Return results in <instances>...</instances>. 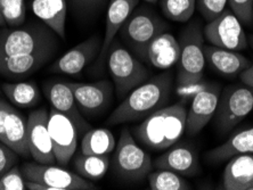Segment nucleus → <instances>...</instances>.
I'll return each mask as SVG.
<instances>
[{"label":"nucleus","instance_id":"obj_7","mask_svg":"<svg viewBox=\"0 0 253 190\" xmlns=\"http://www.w3.org/2000/svg\"><path fill=\"white\" fill-rule=\"evenodd\" d=\"M113 167L115 173L126 181H140L153 170L151 156L139 146L132 133L124 129L115 146Z\"/></svg>","mask_w":253,"mask_h":190},{"label":"nucleus","instance_id":"obj_16","mask_svg":"<svg viewBox=\"0 0 253 190\" xmlns=\"http://www.w3.org/2000/svg\"><path fill=\"white\" fill-rule=\"evenodd\" d=\"M156 170H169L183 177H193L200 171V159L195 148L189 144H174L155 158Z\"/></svg>","mask_w":253,"mask_h":190},{"label":"nucleus","instance_id":"obj_13","mask_svg":"<svg viewBox=\"0 0 253 190\" xmlns=\"http://www.w3.org/2000/svg\"><path fill=\"white\" fill-rule=\"evenodd\" d=\"M0 140L20 156H30L28 120L14 106L0 98Z\"/></svg>","mask_w":253,"mask_h":190},{"label":"nucleus","instance_id":"obj_40","mask_svg":"<svg viewBox=\"0 0 253 190\" xmlns=\"http://www.w3.org/2000/svg\"><path fill=\"white\" fill-rule=\"evenodd\" d=\"M251 18H252V25H253V5H252V10H251Z\"/></svg>","mask_w":253,"mask_h":190},{"label":"nucleus","instance_id":"obj_29","mask_svg":"<svg viewBox=\"0 0 253 190\" xmlns=\"http://www.w3.org/2000/svg\"><path fill=\"white\" fill-rule=\"evenodd\" d=\"M148 185L152 190H189L192 186L183 176L169 170H158L147 176Z\"/></svg>","mask_w":253,"mask_h":190},{"label":"nucleus","instance_id":"obj_22","mask_svg":"<svg viewBox=\"0 0 253 190\" xmlns=\"http://www.w3.org/2000/svg\"><path fill=\"white\" fill-rule=\"evenodd\" d=\"M253 185V154H241L228 159L222 178V189L248 190Z\"/></svg>","mask_w":253,"mask_h":190},{"label":"nucleus","instance_id":"obj_26","mask_svg":"<svg viewBox=\"0 0 253 190\" xmlns=\"http://www.w3.org/2000/svg\"><path fill=\"white\" fill-rule=\"evenodd\" d=\"M1 90L13 105L22 109H31L38 105L42 99L38 85L32 81L14 82V83L5 82L1 84Z\"/></svg>","mask_w":253,"mask_h":190},{"label":"nucleus","instance_id":"obj_5","mask_svg":"<svg viewBox=\"0 0 253 190\" xmlns=\"http://www.w3.org/2000/svg\"><path fill=\"white\" fill-rule=\"evenodd\" d=\"M180 57L178 61L177 80L179 87H194L203 77L206 56L204 36L199 22L194 21L180 35Z\"/></svg>","mask_w":253,"mask_h":190},{"label":"nucleus","instance_id":"obj_11","mask_svg":"<svg viewBox=\"0 0 253 190\" xmlns=\"http://www.w3.org/2000/svg\"><path fill=\"white\" fill-rule=\"evenodd\" d=\"M48 130L56 163L59 165H68L78 147L79 131L77 125L68 115L61 113L51 107L48 113Z\"/></svg>","mask_w":253,"mask_h":190},{"label":"nucleus","instance_id":"obj_31","mask_svg":"<svg viewBox=\"0 0 253 190\" xmlns=\"http://www.w3.org/2000/svg\"><path fill=\"white\" fill-rule=\"evenodd\" d=\"M25 1L24 0H0V18L2 25L16 28L25 21Z\"/></svg>","mask_w":253,"mask_h":190},{"label":"nucleus","instance_id":"obj_43","mask_svg":"<svg viewBox=\"0 0 253 190\" xmlns=\"http://www.w3.org/2000/svg\"><path fill=\"white\" fill-rule=\"evenodd\" d=\"M1 91H2V90H1V88H0V92H1Z\"/></svg>","mask_w":253,"mask_h":190},{"label":"nucleus","instance_id":"obj_14","mask_svg":"<svg viewBox=\"0 0 253 190\" xmlns=\"http://www.w3.org/2000/svg\"><path fill=\"white\" fill-rule=\"evenodd\" d=\"M28 147L35 162L42 164H55L53 143L48 130V113L39 109L30 113L28 117Z\"/></svg>","mask_w":253,"mask_h":190},{"label":"nucleus","instance_id":"obj_34","mask_svg":"<svg viewBox=\"0 0 253 190\" xmlns=\"http://www.w3.org/2000/svg\"><path fill=\"white\" fill-rule=\"evenodd\" d=\"M228 5L230 10L239 18L242 24L247 27L252 25L251 10L253 0H228Z\"/></svg>","mask_w":253,"mask_h":190},{"label":"nucleus","instance_id":"obj_37","mask_svg":"<svg viewBox=\"0 0 253 190\" xmlns=\"http://www.w3.org/2000/svg\"><path fill=\"white\" fill-rule=\"evenodd\" d=\"M90 1H91V10H92V9H96L98 6L102 5V3L104 2V0H90Z\"/></svg>","mask_w":253,"mask_h":190},{"label":"nucleus","instance_id":"obj_3","mask_svg":"<svg viewBox=\"0 0 253 190\" xmlns=\"http://www.w3.org/2000/svg\"><path fill=\"white\" fill-rule=\"evenodd\" d=\"M56 36L42 22H30L15 29H3L0 31V57L55 49Z\"/></svg>","mask_w":253,"mask_h":190},{"label":"nucleus","instance_id":"obj_27","mask_svg":"<svg viewBox=\"0 0 253 190\" xmlns=\"http://www.w3.org/2000/svg\"><path fill=\"white\" fill-rule=\"evenodd\" d=\"M117 141L109 129H89L81 140L80 152L85 155H109L115 150Z\"/></svg>","mask_w":253,"mask_h":190},{"label":"nucleus","instance_id":"obj_2","mask_svg":"<svg viewBox=\"0 0 253 190\" xmlns=\"http://www.w3.org/2000/svg\"><path fill=\"white\" fill-rule=\"evenodd\" d=\"M186 115L187 111L183 103L154 112L133 129L137 141L151 150H168L184 135Z\"/></svg>","mask_w":253,"mask_h":190},{"label":"nucleus","instance_id":"obj_33","mask_svg":"<svg viewBox=\"0 0 253 190\" xmlns=\"http://www.w3.org/2000/svg\"><path fill=\"white\" fill-rule=\"evenodd\" d=\"M228 0H196V7L201 15L210 22L226 9Z\"/></svg>","mask_w":253,"mask_h":190},{"label":"nucleus","instance_id":"obj_42","mask_svg":"<svg viewBox=\"0 0 253 190\" xmlns=\"http://www.w3.org/2000/svg\"><path fill=\"white\" fill-rule=\"evenodd\" d=\"M0 25H2V22H1V18H0Z\"/></svg>","mask_w":253,"mask_h":190},{"label":"nucleus","instance_id":"obj_32","mask_svg":"<svg viewBox=\"0 0 253 190\" xmlns=\"http://www.w3.org/2000/svg\"><path fill=\"white\" fill-rule=\"evenodd\" d=\"M27 179L24 178L20 166L16 164L0 178V190H25Z\"/></svg>","mask_w":253,"mask_h":190},{"label":"nucleus","instance_id":"obj_41","mask_svg":"<svg viewBox=\"0 0 253 190\" xmlns=\"http://www.w3.org/2000/svg\"><path fill=\"white\" fill-rule=\"evenodd\" d=\"M248 190H253V185H252V186H251V187H250V188H249Z\"/></svg>","mask_w":253,"mask_h":190},{"label":"nucleus","instance_id":"obj_25","mask_svg":"<svg viewBox=\"0 0 253 190\" xmlns=\"http://www.w3.org/2000/svg\"><path fill=\"white\" fill-rule=\"evenodd\" d=\"M241 154H253V126L235 132L220 146L208 152L207 159L221 163Z\"/></svg>","mask_w":253,"mask_h":190},{"label":"nucleus","instance_id":"obj_19","mask_svg":"<svg viewBox=\"0 0 253 190\" xmlns=\"http://www.w3.org/2000/svg\"><path fill=\"white\" fill-rule=\"evenodd\" d=\"M54 51L55 49H44L32 54L0 57V74L8 79H23L42 69Z\"/></svg>","mask_w":253,"mask_h":190},{"label":"nucleus","instance_id":"obj_18","mask_svg":"<svg viewBox=\"0 0 253 190\" xmlns=\"http://www.w3.org/2000/svg\"><path fill=\"white\" fill-rule=\"evenodd\" d=\"M99 43L97 37L83 41L59 57L51 66L50 71L54 73H63L68 76L79 74L95 58L98 51H100L102 46Z\"/></svg>","mask_w":253,"mask_h":190},{"label":"nucleus","instance_id":"obj_4","mask_svg":"<svg viewBox=\"0 0 253 190\" xmlns=\"http://www.w3.org/2000/svg\"><path fill=\"white\" fill-rule=\"evenodd\" d=\"M168 28V24L153 10L139 7L133 10L119 32L131 53L145 61L150 43Z\"/></svg>","mask_w":253,"mask_h":190},{"label":"nucleus","instance_id":"obj_35","mask_svg":"<svg viewBox=\"0 0 253 190\" xmlns=\"http://www.w3.org/2000/svg\"><path fill=\"white\" fill-rule=\"evenodd\" d=\"M18 154L0 140V178L17 163Z\"/></svg>","mask_w":253,"mask_h":190},{"label":"nucleus","instance_id":"obj_12","mask_svg":"<svg viewBox=\"0 0 253 190\" xmlns=\"http://www.w3.org/2000/svg\"><path fill=\"white\" fill-rule=\"evenodd\" d=\"M81 113L87 116L103 114L113 100V85L109 80L92 83L69 82Z\"/></svg>","mask_w":253,"mask_h":190},{"label":"nucleus","instance_id":"obj_6","mask_svg":"<svg viewBox=\"0 0 253 190\" xmlns=\"http://www.w3.org/2000/svg\"><path fill=\"white\" fill-rule=\"evenodd\" d=\"M107 68L118 98L124 99L132 89L148 80L150 71L119 41L113 40L107 53Z\"/></svg>","mask_w":253,"mask_h":190},{"label":"nucleus","instance_id":"obj_9","mask_svg":"<svg viewBox=\"0 0 253 190\" xmlns=\"http://www.w3.org/2000/svg\"><path fill=\"white\" fill-rule=\"evenodd\" d=\"M27 181L39 182L50 190H94L96 186L80 174L74 173L55 164L38 162L24 163L21 167Z\"/></svg>","mask_w":253,"mask_h":190},{"label":"nucleus","instance_id":"obj_36","mask_svg":"<svg viewBox=\"0 0 253 190\" xmlns=\"http://www.w3.org/2000/svg\"><path fill=\"white\" fill-rule=\"evenodd\" d=\"M240 77L242 83L253 88V63H251L250 66L245 69L243 72L240 74Z\"/></svg>","mask_w":253,"mask_h":190},{"label":"nucleus","instance_id":"obj_8","mask_svg":"<svg viewBox=\"0 0 253 190\" xmlns=\"http://www.w3.org/2000/svg\"><path fill=\"white\" fill-rule=\"evenodd\" d=\"M253 111V88L247 84L227 87L219 97L214 113L215 128L220 133H228Z\"/></svg>","mask_w":253,"mask_h":190},{"label":"nucleus","instance_id":"obj_23","mask_svg":"<svg viewBox=\"0 0 253 190\" xmlns=\"http://www.w3.org/2000/svg\"><path fill=\"white\" fill-rule=\"evenodd\" d=\"M179 57V41L170 33H161L148 46L147 61L156 69L169 70L177 64Z\"/></svg>","mask_w":253,"mask_h":190},{"label":"nucleus","instance_id":"obj_21","mask_svg":"<svg viewBox=\"0 0 253 190\" xmlns=\"http://www.w3.org/2000/svg\"><path fill=\"white\" fill-rule=\"evenodd\" d=\"M204 56L206 62L209 63L212 69L226 76H240L251 64V62L239 51L212 44L204 46Z\"/></svg>","mask_w":253,"mask_h":190},{"label":"nucleus","instance_id":"obj_15","mask_svg":"<svg viewBox=\"0 0 253 190\" xmlns=\"http://www.w3.org/2000/svg\"><path fill=\"white\" fill-rule=\"evenodd\" d=\"M221 89L219 85L209 84L200 89L192 100L191 109L186 115L185 131L195 136L213 118L217 111Z\"/></svg>","mask_w":253,"mask_h":190},{"label":"nucleus","instance_id":"obj_1","mask_svg":"<svg viewBox=\"0 0 253 190\" xmlns=\"http://www.w3.org/2000/svg\"><path fill=\"white\" fill-rule=\"evenodd\" d=\"M172 92V73H165L148 79L126 95L111 113L106 123L117 125L146 118L169 103Z\"/></svg>","mask_w":253,"mask_h":190},{"label":"nucleus","instance_id":"obj_30","mask_svg":"<svg viewBox=\"0 0 253 190\" xmlns=\"http://www.w3.org/2000/svg\"><path fill=\"white\" fill-rule=\"evenodd\" d=\"M160 7L168 20L185 23L195 12L196 0H160Z\"/></svg>","mask_w":253,"mask_h":190},{"label":"nucleus","instance_id":"obj_38","mask_svg":"<svg viewBox=\"0 0 253 190\" xmlns=\"http://www.w3.org/2000/svg\"><path fill=\"white\" fill-rule=\"evenodd\" d=\"M144 1H146V2H150V3H155L156 1H158V0H144Z\"/></svg>","mask_w":253,"mask_h":190},{"label":"nucleus","instance_id":"obj_17","mask_svg":"<svg viewBox=\"0 0 253 190\" xmlns=\"http://www.w3.org/2000/svg\"><path fill=\"white\" fill-rule=\"evenodd\" d=\"M44 92L50 105L61 113L68 116L77 125L80 135H84L90 129L88 122L84 120L78 104L74 98V94L69 82L64 81H49L44 84Z\"/></svg>","mask_w":253,"mask_h":190},{"label":"nucleus","instance_id":"obj_28","mask_svg":"<svg viewBox=\"0 0 253 190\" xmlns=\"http://www.w3.org/2000/svg\"><path fill=\"white\" fill-rule=\"evenodd\" d=\"M109 155H85L80 152L74 159L77 173L89 180H100L109 171Z\"/></svg>","mask_w":253,"mask_h":190},{"label":"nucleus","instance_id":"obj_10","mask_svg":"<svg viewBox=\"0 0 253 190\" xmlns=\"http://www.w3.org/2000/svg\"><path fill=\"white\" fill-rule=\"evenodd\" d=\"M203 36L212 46L230 50H242L248 46L247 35L242 23L232 10L225 9L218 17L208 22Z\"/></svg>","mask_w":253,"mask_h":190},{"label":"nucleus","instance_id":"obj_39","mask_svg":"<svg viewBox=\"0 0 253 190\" xmlns=\"http://www.w3.org/2000/svg\"><path fill=\"white\" fill-rule=\"evenodd\" d=\"M250 43H251V47L253 48V35L250 37Z\"/></svg>","mask_w":253,"mask_h":190},{"label":"nucleus","instance_id":"obj_24","mask_svg":"<svg viewBox=\"0 0 253 190\" xmlns=\"http://www.w3.org/2000/svg\"><path fill=\"white\" fill-rule=\"evenodd\" d=\"M32 12L40 21L56 33L61 39H65L66 0H33Z\"/></svg>","mask_w":253,"mask_h":190},{"label":"nucleus","instance_id":"obj_20","mask_svg":"<svg viewBox=\"0 0 253 190\" xmlns=\"http://www.w3.org/2000/svg\"><path fill=\"white\" fill-rule=\"evenodd\" d=\"M138 2L139 0H110L106 13L105 33H104V39L99 51V61L105 59L115 36L138 6Z\"/></svg>","mask_w":253,"mask_h":190}]
</instances>
